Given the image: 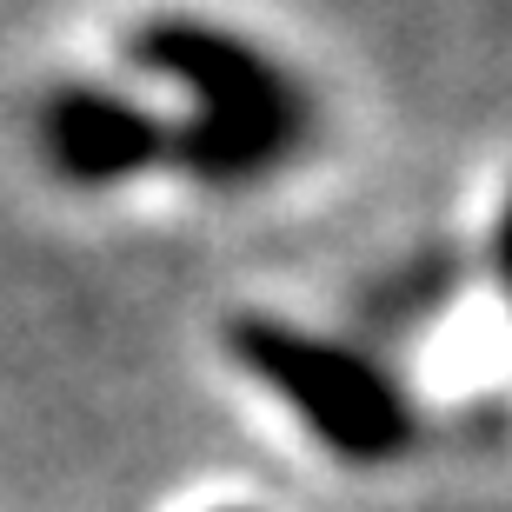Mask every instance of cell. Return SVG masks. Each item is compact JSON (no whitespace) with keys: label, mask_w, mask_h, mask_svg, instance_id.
<instances>
[{"label":"cell","mask_w":512,"mask_h":512,"mask_svg":"<svg viewBox=\"0 0 512 512\" xmlns=\"http://www.w3.org/2000/svg\"><path fill=\"white\" fill-rule=\"evenodd\" d=\"M493 260H499V280L512 293V193H506V213H499V233H493Z\"/></svg>","instance_id":"4"},{"label":"cell","mask_w":512,"mask_h":512,"mask_svg":"<svg viewBox=\"0 0 512 512\" xmlns=\"http://www.w3.org/2000/svg\"><path fill=\"white\" fill-rule=\"evenodd\" d=\"M127 54L133 67L173 80L193 100V114L173 133V167L193 173L200 187H253L280 173L313 133L300 80L213 20L153 14L133 27Z\"/></svg>","instance_id":"1"},{"label":"cell","mask_w":512,"mask_h":512,"mask_svg":"<svg viewBox=\"0 0 512 512\" xmlns=\"http://www.w3.org/2000/svg\"><path fill=\"white\" fill-rule=\"evenodd\" d=\"M227 353L247 366L326 453L353 459V466H386L413 446V413L406 393L393 386L386 366L340 340H320L293 320L273 313H240L227 326Z\"/></svg>","instance_id":"2"},{"label":"cell","mask_w":512,"mask_h":512,"mask_svg":"<svg viewBox=\"0 0 512 512\" xmlns=\"http://www.w3.org/2000/svg\"><path fill=\"white\" fill-rule=\"evenodd\" d=\"M180 120H160L114 87H60L40 107V147L74 187H114L147 167H173Z\"/></svg>","instance_id":"3"}]
</instances>
